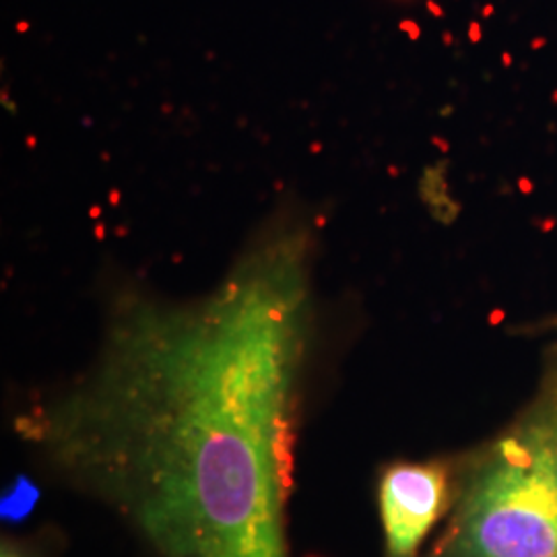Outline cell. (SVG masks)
<instances>
[{
	"label": "cell",
	"mask_w": 557,
	"mask_h": 557,
	"mask_svg": "<svg viewBox=\"0 0 557 557\" xmlns=\"http://www.w3.org/2000/svg\"><path fill=\"white\" fill-rule=\"evenodd\" d=\"M289 326L257 301L149 329L100 388L20 419L21 440L153 557H292Z\"/></svg>",
	"instance_id": "6da1fadb"
},
{
	"label": "cell",
	"mask_w": 557,
	"mask_h": 557,
	"mask_svg": "<svg viewBox=\"0 0 557 557\" xmlns=\"http://www.w3.org/2000/svg\"><path fill=\"white\" fill-rule=\"evenodd\" d=\"M38 498H40V492L29 479H17L15 485L9 490V494L2 498V518L11 522H20L32 512Z\"/></svg>",
	"instance_id": "277c9868"
},
{
	"label": "cell",
	"mask_w": 557,
	"mask_h": 557,
	"mask_svg": "<svg viewBox=\"0 0 557 557\" xmlns=\"http://www.w3.org/2000/svg\"><path fill=\"white\" fill-rule=\"evenodd\" d=\"M0 557H32L25 554V549L15 547V545H2V556Z\"/></svg>",
	"instance_id": "8992f818"
},
{
	"label": "cell",
	"mask_w": 557,
	"mask_h": 557,
	"mask_svg": "<svg viewBox=\"0 0 557 557\" xmlns=\"http://www.w3.org/2000/svg\"><path fill=\"white\" fill-rule=\"evenodd\" d=\"M515 335L520 337H557V310L554 314H547L543 319L531 320L524 324H518L512 329Z\"/></svg>",
	"instance_id": "5b68a950"
},
{
	"label": "cell",
	"mask_w": 557,
	"mask_h": 557,
	"mask_svg": "<svg viewBox=\"0 0 557 557\" xmlns=\"http://www.w3.org/2000/svg\"><path fill=\"white\" fill-rule=\"evenodd\" d=\"M458 458L397 460L379 479L384 557H421V547L450 512L458 483Z\"/></svg>",
	"instance_id": "3957f363"
},
{
	"label": "cell",
	"mask_w": 557,
	"mask_h": 557,
	"mask_svg": "<svg viewBox=\"0 0 557 557\" xmlns=\"http://www.w3.org/2000/svg\"><path fill=\"white\" fill-rule=\"evenodd\" d=\"M425 557H557V337L531 397L460 457L455 502Z\"/></svg>",
	"instance_id": "7a4b0ae2"
}]
</instances>
